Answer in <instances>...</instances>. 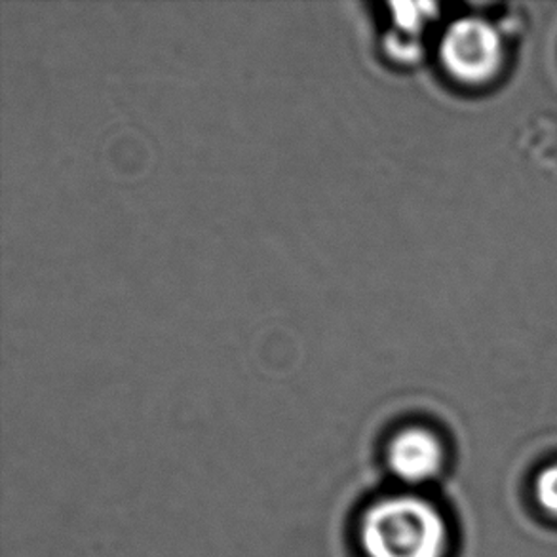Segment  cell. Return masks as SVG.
Segmentation results:
<instances>
[{"instance_id": "cell-4", "label": "cell", "mask_w": 557, "mask_h": 557, "mask_svg": "<svg viewBox=\"0 0 557 557\" xmlns=\"http://www.w3.org/2000/svg\"><path fill=\"white\" fill-rule=\"evenodd\" d=\"M394 23L398 25L399 30L406 33H419L422 25L429 22L436 4L430 2H391Z\"/></svg>"}, {"instance_id": "cell-5", "label": "cell", "mask_w": 557, "mask_h": 557, "mask_svg": "<svg viewBox=\"0 0 557 557\" xmlns=\"http://www.w3.org/2000/svg\"><path fill=\"white\" fill-rule=\"evenodd\" d=\"M535 498L544 512L557 520V462L536 475Z\"/></svg>"}, {"instance_id": "cell-2", "label": "cell", "mask_w": 557, "mask_h": 557, "mask_svg": "<svg viewBox=\"0 0 557 557\" xmlns=\"http://www.w3.org/2000/svg\"><path fill=\"white\" fill-rule=\"evenodd\" d=\"M442 60L447 71L462 83H485L503 63V40L485 20L462 17L445 33Z\"/></svg>"}, {"instance_id": "cell-1", "label": "cell", "mask_w": 557, "mask_h": 557, "mask_svg": "<svg viewBox=\"0 0 557 557\" xmlns=\"http://www.w3.org/2000/svg\"><path fill=\"white\" fill-rule=\"evenodd\" d=\"M360 544L366 557H445L449 529L429 500L398 495L379 500L363 513Z\"/></svg>"}, {"instance_id": "cell-3", "label": "cell", "mask_w": 557, "mask_h": 557, "mask_svg": "<svg viewBox=\"0 0 557 557\" xmlns=\"http://www.w3.org/2000/svg\"><path fill=\"white\" fill-rule=\"evenodd\" d=\"M386 460L392 474L407 485H422L434 480L444 468V445L430 430L414 426L392 437Z\"/></svg>"}]
</instances>
